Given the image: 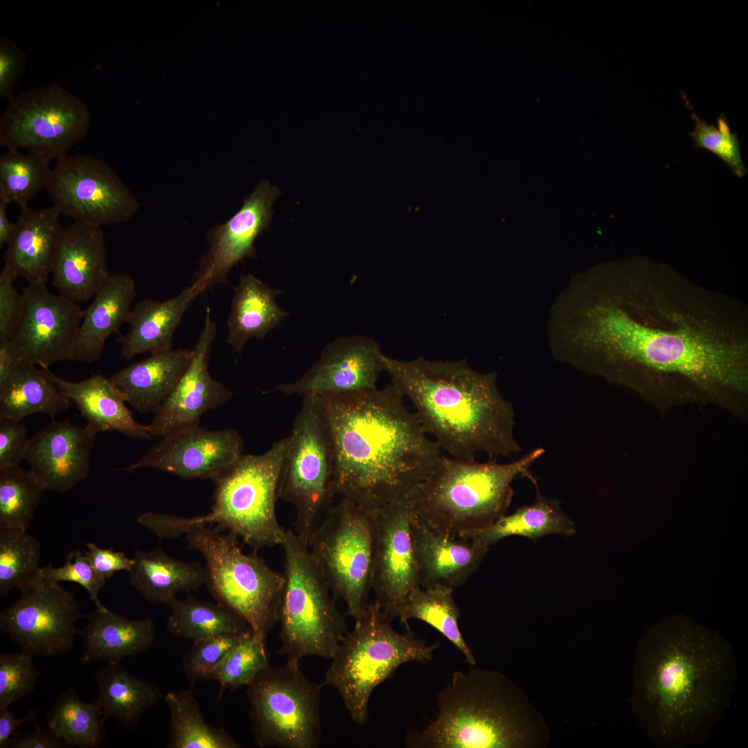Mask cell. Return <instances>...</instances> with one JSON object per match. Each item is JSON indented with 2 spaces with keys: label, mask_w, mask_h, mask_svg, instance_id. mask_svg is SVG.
Wrapping results in <instances>:
<instances>
[{
  "label": "cell",
  "mask_w": 748,
  "mask_h": 748,
  "mask_svg": "<svg viewBox=\"0 0 748 748\" xmlns=\"http://www.w3.org/2000/svg\"><path fill=\"white\" fill-rule=\"evenodd\" d=\"M323 684L305 677L299 663L270 666L247 686L251 730L260 747L316 748L321 739Z\"/></svg>",
  "instance_id": "cell-13"
},
{
  "label": "cell",
  "mask_w": 748,
  "mask_h": 748,
  "mask_svg": "<svg viewBox=\"0 0 748 748\" xmlns=\"http://www.w3.org/2000/svg\"><path fill=\"white\" fill-rule=\"evenodd\" d=\"M33 656L19 650L0 653V709L31 693L40 672Z\"/></svg>",
  "instance_id": "cell-46"
},
{
  "label": "cell",
  "mask_w": 748,
  "mask_h": 748,
  "mask_svg": "<svg viewBox=\"0 0 748 748\" xmlns=\"http://www.w3.org/2000/svg\"><path fill=\"white\" fill-rule=\"evenodd\" d=\"M412 538L420 585H442L454 589L477 571L489 548L470 540L442 533L412 512Z\"/></svg>",
  "instance_id": "cell-25"
},
{
  "label": "cell",
  "mask_w": 748,
  "mask_h": 748,
  "mask_svg": "<svg viewBox=\"0 0 748 748\" xmlns=\"http://www.w3.org/2000/svg\"><path fill=\"white\" fill-rule=\"evenodd\" d=\"M41 545L27 531L0 530V596L39 575Z\"/></svg>",
  "instance_id": "cell-43"
},
{
  "label": "cell",
  "mask_w": 748,
  "mask_h": 748,
  "mask_svg": "<svg viewBox=\"0 0 748 748\" xmlns=\"http://www.w3.org/2000/svg\"><path fill=\"white\" fill-rule=\"evenodd\" d=\"M33 732L17 731L11 738L8 748H61L63 741L49 728L40 727L37 723Z\"/></svg>",
  "instance_id": "cell-53"
},
{
  "label": "cell",
  "mask_w": 748,
  "mask_h": 748,
  "mask_svg": "<svg viewBox=\"0 0 748 748\" xmlns=\"http://www.w3.org/2000/svg\"><path fill=\"white\" fill-rule=\"evenodd\" d=\"M40 575L55 582L60 581L74 582L82 586L89 593L96 607H105L98 594L106 582L96 572L85 553L80 549L70 551L64 565L55 567L51 563L41 567Z\"/></svg>",
  "instance_id": "cell-48"
},
{
  "label": "cell",
  "mask_w": 748,
  "mask_h": 748,
  "mask_svg": "<svg viewBox=\"0 0 748 748\" xmlns=\"http://www.w3.org/2000/svg\"><path fill=\"white\" fill-rule=\"evenodd\" d=\"M317 395L333 447L335 491L342 498L377 510L408 496L442 456L391 383Z\"/></svg>",
  "instance_id": "cell-3"
},
{
  "label": "cell",
  "mask_w": 748,
  "mask_h": 748,
  "mask_svg": "<svg viewBox=\"0 0 748 748\" xmlns=\"http://www.w3.org/2000/svg\"><path fill=\"white\" fill-rule=\"evenodd\" d=\"M227 319V342L241 353L252 338L262 339L288 315L276 302L281 290L252 274L241 276Z\"/></svg>",
  "instance_id": "cell-33"
},
{
  "label": "cell",
  "mask_w": 748,
  "mask_h": 748,
  "mask_svg": "<svg viewBox=\"0 0 748 748\" xmlns=\"http://www.w3.org/2000/svg\"><path fill=\"white\" fill-rule=\"evenodd\" d=\"M60 211L53 206L20 208L15 229L3 253L4 265L28 284H46L62 231Z\"/></svg>",
  "instance_id": "cell-26"
},
{
  "label": "cell",
  "mask_w": 748,
  "mask_h": 748,
  "mask_svg": "<svg viewBox=\"0 0 748 748\" xmlns=\"http://www.w3.org/2000/svg\"><path fill=\"white\" fill-rule=\"evenodd\" d=\"M86 617L88 623L78 634L84 663H120L125 657L146 651L156 638L155 624L148 618L129 619L106 607H96Z\"/></svg>",
  "instance_id": "cell-29"
},
{
  "label": "cell",
  "mask_w": 748,
  "mask_h": 748,
  "mask_svg": "<svg viewBox=\"0 0 748 748\" xmlns=\"http://www.w3.org/2000/svg\"><path fill=\"white\" fill-rule=\"evenodd\" d=\"M29 440L24 424L0 419V470L19 465L26 458Z\"/></svg>",
  "instance_id": "cell-51"
},
{
  "label": "cell",
  "mask_w": 748,
  "mask_h": 748,
  "mask_svg": "<svg viewBox=\"0 0 748 748\" xmlns=\"http://www.w3.org/2000/svg\"><path fill=\"white\" fill-rule=\"evenodd\" d=\"M186 534L188 548L205 560L206 585L216 602L238 614L253 635L266 643L278 622L283 573L272 569L257 551L244 553L232 533L195 526Z\"/></svg>",
  "instance_id": "cell-10"
},
{
  "label": "cell",
  "mask_w": 748,
  "mask_h": 748,
  "mask_svg": "<svg viewBox=\"0 0 748 748\" xmlns=\"http://www.w3.org/2000/svg\"><path fill=\"white\" fill-rule=\"evenodd\" d=\"M17 278L4 265L0 273V339L10 337L22 311V293H19L14 285Z\"/></svg>",
  "instance_id": "cell-50"
},
{
  "label": "cell",
  "mask_w": 748,
  "mask_h": 748,
  "mask_svg": "<svg viewBox=\"0 0 748 748\" xmlns=\"http://www.w3.org/2000/svg\"><path fill=\"white\" fill-rule=\"evenodd\" d=\"M170 614L166 622L172 635L193 642L222 635L253 634L249 625L238 614L218 603L202 601L188 595L175 598L168 604Z\"/></svg>",
  "instance_id": "cell-37"
},
{
  "label": "cell",
  "mask_w": 748,
  "mask_h": 748,
  "mask_svg": "<svg viewBox=\"0 0 748 748\" xmlns=\"http://www.w3.org/2000/svg\"><path fill=\"white\" fill-rule=\"evenodd\" d=\"M85 546L87 551L84 553L97 574L105 582L116 572H128L132 565V558L127 557L122 551L102 549L93 542L87 543Z\"/></svg>",
  "instance_id": "cell-52"
},
{
  "label": "cell",
  "mask_w": 748,
  "mask_h": 748,
  "mask_svg": "<svg viewBox=\"0 0 748 748\" xmlns=\"http://www.w3.org/2000/svg\"><path fill=\"white\" fill-rule=\"evenodd\" d=\"M27 56L11 38L0 37V98L8 99L23 75Z\"/></svg>",
  "instance_id": "cell-49"
},
{
  "label": "cell",
  "mask_w": 748,
  "mask_h": 748,
  "mask_svg": "<svg viewBox=\"0 0 748 748\" xmlns=\"http://www.w3.org/2000/svg\"><path fill=\"white\" fill-rule=\"evenodd\" d=\"M169 709L168 748H239L240 744L224 729L209 724L191 690L170 691L164 697Z\"/></svg>",
  "instance_id": "cell-38"
},
{
  "label": "cell",
  "mask_w": 748,
  "mask_h": 748,
  "mask_svg": "<svg viewBox=\"0 0 748 748\" xmlns=\"http://www.w3.org/2000/svg\"><path fill=\"white\" fill-rule=\"evenodd\" d=\"M21 293L22 311L8 338L19 358L44 368L73 360L84 310L46 284H28Z\"/></svg>",
  "instance_id": "cell-17"
},
{
  "label": "cell",
  "mask_w": 748,
  "mask_h": 748,
  "mask_svg": "<svg viewBox=\"0 0 748 748\" xmlns=\"http://www.w3.org/2000/svg\"><path fill=\"white\" fill-rule=\"evenodd\" d=\"M686 103L692 111L691 116L695 122V129L690 134L694 148L711 152L721 159L737 177L745 176L746 168L742 159L740 143L737 136L731 132L724 116L721 115L718 118L716 128L700 119L688 101L686 100Z\"/></svg>",
  "instance_id": "cell-45"
},
{
  "label": "cell",
  "mask_w": 748,
  "mask_h": 748,
  "mask_svg": "<svg viewBox=\"0 0 748 748\" xmlns=\"http://www.w3.org/2000/svg\"><path fill=\"white\" fill-rule=\"evenodd\" d=\"M135 296L136 286L130 275L109 276L84 310L73 360L91 364L101 358L108 338L127 323Z\"/></svg>",
  "instance_id": "cell-30"
},
{
  "label": "cell",
  "mask_w": 748,
  "mask_h": 748,
  "mask_svg": "<svg viewBox=\"0 0 748 748\" xmlns=\"http://www.w3.org/2000/svg\"><path fill=\"white\" fill-rule=\"evenodd\" d=\"M737 673L728 640L689 618H670L638 641L630 702L656 746L700 745L724 718Z\"/></svg>",
  "instance_id": "cell-2"
},
{
  "label": "cell",
  "mask_w": 748,
  "mask_h": 748,
  "mask_svg": "<svg viewBox=\"0 0 748 748\" xmlns=\"http://www.w3.org/2000/svg\"><path fill=\"white\" fill-rule=\"evenodd\" d=\"M38 715V709H30L24 717L17 718L8 708L0 709V748H8L11 738L22 724H37Z\"/></svg>",
  "instance_id": "cell-54"
},
{
  "label": "cell",
  "mask_w": 748,
  "mask_h": 748,
  "mask_svg": "<svg viewBox=\"0 0 748 748\" xmlns=\"http://www.w3.org/2000/svg\"><path fill=\"white\" fill-rule=\"evenodd\" d=\"M128 571L130 584L147 601L168 605L179 592L190 593L206 584L205 567L174 558L162 548L136 549Z\"/></svg>",
  "instance_id": "cell-32"
},
{
  "label": "cell",
  "mask_w": 748,
  "mask_h": 748,
  "mask_svg": "<svg viewBox=\"0 0 748 748\" xmlns=\"http://www.w3.org/2000/svg\"><path fill=\"white\" fill-rule=\"evenodd\" d=\"M280 194L268 181H261L233 216L209 230L210 248L194 282L201 293L214 285L226 283L235 265L256 256L254 242L267 229L274 213L271 206Z\"/></svg>",
  "instance_id": "cell-22"
},
{
  "label": "cell",
  "mask_w": 748,
  "mask_h": 748,
  "mask_svg": "<svg viewBox=\"0 0 748 748\" xmlns=\"http://www.w3.org/2000/svg\"><path fill=\"white\" fill-rule=\"evenodd\" d=\"M544 449H532L508 463L465 460L443 454L409 495L413 513L434 529L452 536L489 526L505 515L520 477L537 483L531 466Z\"/></svg>",
  "instance_id": "cell-7"
},
{
  "label": "cell",
  "mask_w": 748,
  "mask_h": 748,
  "mask_svg": "<svg viewBox=\"0 0 748 748\" xmlns=\"http://www.w3.org/2000/svg\"><path fill=\"white\" fill-rule=\"evenodd\" d=\"M376 511L342 498L308 543L333 596L354 619L366 607L372 589Z\"/></svg>",
  "instance_id": "cell-12"
},
{
  "label": "cell",
  "mask_w": 748,
  "mask_h": 748,
  "mask_svg": "<svg viewBox=\"0 0 748 748\" xmlns=\"http://www.w3.org/2000/svg\"><path fill=\"white\" fill-rule=\"evenodd\" d=\"M251 634L222 635L194 641L182 659L188 681L194 684L200 679H208L231 648Z\"/></svg>",
  "instance_id": "cell-47"
},
{
  "label": "cell",
  "mask_w": 748,
  "mask_h": 748,
  "mask_svg": "<svg viewBox=\"0 0 748 748\" xmlns=\"http://www.w3.org/2000/svg\"><path fill=\"white\" fill-rule=\"evenodd\" d=\"M91 119L87 105L58 84L24 90L8 99L0 117V145L60 160L84 139Z\"/></svg>",
  "instance_id": "cell-14"
},
{
  "label": "cell",
  "mask_w": 748,
  "mask_h": 748,
  "mask_svg": "<svg viewBox=\"0 0 748 748\" xmlns=\"http://www.w3.org/2000/svg\"><path fill=\"white\" fill-rule=\"evenodd\" d=\"M383 355L373 339L341 337L323 348L320 358L301 378L269 392L304 397L374 389L384 371Z\"/></svg>",
  "instance_id": "cell-21"
},
{
  "label": "cell",
  "mask_w": 748,
  "mask_h": 748,
  "mask_svg": "<svg viewBox=\"0 0 748 748\" xmlns=\"http://www.w3.org/2000/svg\"><path fill=\"white\" fill-rule=\"evenodd\" d=\"M393 619L375 600L355 618L331 659L323 684L339 693L353 721L364 726L368 702L375 688L393 676L402 664L430 661L438 643L428 644L410 630L399 633Z\"/></svg>",
  "instance_id": "cell-8"
},
{
  "label": "cell",
  "mask_w": 748,
  "mask_h": 748,
  "mask_svg": "<svg viewBox=\"0 0 748 748\" xmlns=\"http://www.w3.org/2000/svg\"><path fill=\"white\" fill-rule=\"evenodd\" d=\"M193 349L179 348L151 355L112 374L109 378L139 413H155L189 365Z\"/></svg>",
  "instance_id": "cell-31"
},
{
  "label": "cell",
  "mask_w": 748,
  "mask_h": 748,
  "mask_svg": "<svg viewBox=\"0 0 748 748\" xmlns=\"http://www.w3.org/2000/svg\"><path fill=\"white\" fill-rule=\"evenodd\" d=\"M548 339L556 359L630 389L661 411L712 404L746 415L745 304L662 267L573 279L551 308Z\"/></svg>",
  "instance_id": "cell-1"
},
{
  "label": "cell",
  "mask_w": 748,
  "mask_h": 748,
  "mask_svg": "<svg viewBox=\"0 0 748 748\" xmlns=\"http://www.w3.org/2000/svg\"><path fill=\"white\" fill-rule=\"evenodd\" d=\"M269 666L266 643L251 634L231 648L208 679L219 683L220 697L227 689L248 686Z\"/></svg>",
  "instance_id": "cell-44"
},
{
  "label": "cell",
  "mask_w": 748,
  "mask_h": 748,
  "mask_svg": "<svg viewBox=\"0 0 748 748\" xmlns=\"http://www.w3.org/2000/svg\"><path fill=\"white\" fill-rule=\"evenodd\" d=\"M453 589L436 585L414 590L408 598L398 617L407 625L411 619H418L438 631L464 655L471 666L477 664L458 627L460 609L452 596Z\"/></svg>",
  "instance_id": "cell-40"
},
{
  "label": "cell",
  "mask_w": 748,
  "mask_h": 748,
  "mask_svg": "<svg viewBox=\"0 0 748 748\" xmlns=\"http://www.w3.org/2000/svg\"><path fill=\"white\" fill-rule=\"evenodd\" d=\"M8 204L0 200V248L7 244L15 229V224L12 223L6 215Z\"/></svg>",
  "instance_id": "cell-56"
},
{
  "label": "cell",
  "mask_w": 748,
  "mask_h": 748,
  "mask_svg": "<svg viewBox=\"0 0 748 748\" xmlns=\"http://www.w3.org/2000/svg\"><path fill=\"white\" fill-rule=\"evenodd\" d=\"M101 227L73 222L62 229L51 270L52 285L74 302L89 301L109 278Z\"/></svg>",
  "instance_id": "cell-24"
},
{
  "label": "cell",
  "mask_w": 748,
  "mask_h": 748,
  "mask_svg": "<svg viewBox=\"0 0 748 748\" xmlns=\"http://www.w3.org/2000/svg\"><path fill=\"white\" fill-rule=\"evenodd\" d=\"M45 190L61 214L81 224L102 228L126 222L139 207L109 163L91 154L57 160Z\"/></svg>",
  "instance_id": "cell-15"
},
{
  "label": "cell",
  "mask_w": 748,
  "mask_h": 748,
  "mask_svg": "<svg viewBox=\"0 0 748 748\" xmlns=\"http://www.w3.org/2000/svg\"><path fill=\"white\" fill-rule=\"evenodd\" d=\"M71 401L60 391L45 368L21 361L0 386V419L19 422L35 414L52 418L66 411Z\"/></svg>",
  "instance_id": "cell-35"
},
{
  "label": "cell",
  "mask_w": 748,
  "mask_h": 748,
  "mask_svg": "<svg viewBox=\"0 0 748 748\" xmlns=\"http://www.w3.org/2000/svg\"><path fill=\"white\" fill-rule=\"evenodd\" d=\"M217 324L206 307L204 326L193 348L192 359L178 382L148 425L151 436L163 438L197 425L201 417L229 401L233 392L211 375V352Z\"/></svg>",
  "instance_id": "cell-20"
},
{
  "label": "cell",
  "mask_w": 748,
  "mask_h": 748,
  "mask_svg": "<svg viewBox=\"0 0 748 748\" xmlns=\"http://www.w3.org/2000/svg\"><path fill=\"white\" fill-rule=\"evenodd\" d=\"M243 448L242 438L235 429L208 430L197 425L161 438L121 470L154 468L184 479L213 480L238 460Z\"/></svg>",
  "instance_id": "cell-19"
},
{
  "label": "cell",
  "mask_w": 748,
  "mask_h": 748,
  "mask_svg": "<svg viewBox=\"0 0 748 748\" xmlns=\"http://www.w3.org/2000/svg\"><path fill=\"white\" fill-rule=\"evenodd\" d=\"M285 585L278 622L281 648L288 661L307 656L332 659L347 631L345 616L313 558L308 545L292 530L280 544Z\"/></svg>",
  "instance_id": "cell-9"
},
{
  "label": "cell",
  "mask_w": 748,
  "mask_h": 748,
  "mask_svg": "<svg viewBox=\"0 0 748 748\" xmlns=\"http://www.w3.org/2000/svg\"><path fill=\"white\" fill-rule=\"evenodd\" d=\"M535 501L519 508L513 513L504 515L489 526L463 533L458 537L490 547L504 537L520 535L533 540L549 534L572 535L573 522L562 510L560 502L544 497L537 485Z\"/></svg>",
  "instance_id": "cell-36"
},
{
  "label": "cell",
  "mask_w": 748,
  "mask_h": 748,
  "mask_svg": "<svg viewBox=\"0 0 748 748\" xmlns=\"http://www.w3.org/2000/svg\"><path fill=\"white\" fill-rule=\"evenodd\" d=\"M95 703L106 717H112L124 728L134 729L145 712L159 702L161 688L131 675L121 664H107L95 673Z\"/></svg>",
  "instance_id": "cell-34"
},
{
  "label": "cell",
  "mask_w": 748,
  "mask_h": 748,
  "mask_svg": "<svg viewBox=\"0 0 748 748\" xmlns=\"http://www.w3.org/2000/svg\"><path fill=\"white\" fill-rule=\"evenodd\" d=\"M409 495L375 513V550L372 590L383 611L398 618L410 594L421 587L414 549Z\"/></svg>",
  "instance_id": "cell-18"
},
{
  "label": "cell",
  "mask_w": 748,
  "mask_h": 748,
  "mask_svg": "<svg viewBox=\"0 0 748 748\" xmlns=\"http://www.w3.org/2000/svg\"><path fill=\"white\" fill-rule=\"evenodd\" d=\"M199 294L193 283L164 301L145 299L135 303L127 320L130 328L118 341L123 357L130 360L145 353L155 355L172 350L175 330Z\"/></svg>",
  "instance_id": "cell-28"
},
{
  "label": "cell",
  "mask_w": 748,
  "mask_h": 748,
  "mask_svg": "<svg viewBox=\"0 0 748 748\" xmlns=\"http://www.w3.org/2000/svg\"><path fill=\"white\" fill-rule=\"evenodd\" d=\"M436 704L430 724L407 731V747L538 748L550 739L543 715L524 691L495 670L454 672Z\"/></svg>",
  "instance_id": "cell-5"
},
{
  "label": "cell",
  "mask_w": 748,
  "mask_h": 748,
  "mask_svg": "<svg viewBox=\"0 0 748 748\" xmlns=\"http://www.w3.org/2000/svg\"><path fill=\"white\" fill-rule=\"evenodd\" d=\"M45 369L62 395L75 404L87 421L86 425L96 434L117 431L134 438L152 437L148 425L134 418L126 405L125 395L109 377L97 373L73 382L56 375L49 368Z\"/></svg>",
  "instance_id": "cell-27"
},
{
  "label": "cell",
  "mask_w": 748,
  "mask_h": 748,
  "mask_svg": "<svg viewBox=\"0 0 748 748\" xmlns=\"http://www.w3.org/2000/svg\"><path fill=\"white\" fill-rule=\"evenodd\" d=\"M21 361L10 339H0V386L8 380Z\"/></svg>",
  "instance_id": "cell-55"
},
{
  "label": "cell",
  "mask_w": 748,
  "mask_h": 748,
  "mask_svg": "<svg viewBox=\"0 0 748 748\" xmlns=\"http://www.w3.org/2000/svg\"><path fill=\"white\" fill-rule=\"evenodd\" d=\"M334 452L317 395L303 397L280 473L278 498L292 505L294 533L307 544L333 506Z\"/></svg>",
  "instance_id": "cell-11"
},
{
  "label": "cell",
  "mask_w": 748,
  "mask_h": 748,
  "mask_svg": "<svg viewBox=\"0 0 748 748\" xmlns=\"http://www.w3.org/2000/svg\"><path fill=\"white\" fill-rule=\"evenodd\" d=\"M50 161L33 153L8 150L0 157V200L20 208L42 190L51 172Z\"/></svg>",
  "instance_id": "cell-42"
},
{
  "label": "cell",
  "mask_w": 748,
  "mask_h": 748,
  "mask_svg": "<svg viewBox=\"0 0 748 748\" xmlns=\"http://www.w3.org/2000/svg\"><path fill=\"white\" fill-rule=\"evenodd\" d=\"M40 572V571H39ZM0 614V630L20 650L52 657L71 650L84 615L73 593L39 575Z\"/></svg>",
  "instance_id": "cell-16"
},
{
  "label": "cell",
  "mask_w": 748,
  "mask_h": 748,
  "mask_svg": "<svg viewBox=\"0 0 748 748\" xmlns=\"http://www.w3.org/2000/svg\"><path fill=\"white\" fill-rule=\"evenodd\" d=\"M96 435L87 425L53 419L30 438L25 459L46 490L67 492L87 477Z\"/></svg>",
  "instance_id": "cell-23"
},
{
  "label": "cell",
  "mask_w": 748,
  "mask_h": 748,
  "mask_svg": "<svg viewBox=\"0 0 748 748\" xmlns=\"http://www.w3.org/2000/svg\"><path fill=\"white\" fill-rule=\"evenodd\" d=\"M45 491L30 470H0V530L27 531Z\"/></svg>",
  "instance_id": "cell-41"
},
{
  "label": "cell",
  "mask_w": 748,
  "mask_h": 748,
  "mask_svg": "<svg viewBox=\"0 0 748 748\" xmlns=\"http://www.w3.org/2000/svg\"><path fill=\"white\" fill-rule=\"evenodd\" d=\"M287 445L288 436L263 454H242L214 478L213 503L208 513L186 517L145 512L139 524L160 540L178 538L195 526L215 524V529L233 533L256 551L280 546L286 530L278 520L276 504Z\"/></svg>",
  "instance_id": "cell-6"
},
{
  "label": "cell",
  "mask_w": 748,
  "mask_h": 748,
  "mask_svg": "<svg viewBox=\"0 0 748 748\" xmlns=\"http://www.w3.org/2000/svg\"><path fill=\"white\" fill-rule=\"evenodd\" d=\"M46 718L48 728L69 747L97 748L107 736L99 706L81 700L73 686L59 695Z\"/></svg>",
  "instance_id": "cell-39"
},
{
  "label": "cell",
  "mask_w": 748,
  "mask_h": 748,
  "mask_svg": "<svg viewBox=\"0 0 748 748\" xmlns=\"http://www.w3.org/2000/svg\"><path fill=\"white\" fill-rule=\"evenodd\" d=\"M391 384L416 409L427 434L449 456L490 459L522 451L514 436L513 405L501 395L497 372L480 373L466 360L402 361L383 355Z\"/></svg>",
  "instance_id": "cell-4"
}]
</instances>
